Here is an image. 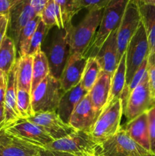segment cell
<instances>
[{"label": "cell", "instance_id": "1", "mask_svg": "<svg viewBox=\"0 0 155 156\" xmlns=\"http://www.w3.org/2000/svg\"><path fill=\"white\" fill-rule=\"evenodd\" d=\"M103 9L88 11V14L76 26L70 29V55L78 54L85 57L100 27Z\"/></svg>", "mask_w": 155, "mask_h": 156}, {"label": "cell", "instance_id": "2", "mask_svg": "<svg viewBox=\"0 0 155 156\" xmlns=\"http://www.w3.org/2000/svg\"><path fill=\"white\" fill-rule=\"evenodd\" d=\"M72 24L65 28L53 27L47 50L45 51L49 62L50 74L59 80L70 56V29Z\"/></svg>", "mask_w": 155, "mask_h": 156}, {"label": "cell", "instance_id": "3", "mask_svg": "<svg viewBox=\"0 0 155 156\" xmlns=\"http://www.w3.org/2000/svg\"><path fill=\"white\" fill-rule=\"evenodd\" d=\"M129 1L130 0H111L103 9L100 27L85 57H94L109 34L118 29Z\"/></svg>", "mask_w": 155, "mask_h": 156}, {"label": "cell", "instance_id": "4", "mask_svg": "<svg viewBox=\"0 0 155 156\" xmlns=\"http://www.w3.org/2000/svg\"><path fill=\"white\" fill-rule=\"evenodd\" d=\"M122 115L123 104L121 98L114 99L106 105L89 132L97 144L100 145L114 136L121 129L120 123Z\"/></svg>", "mask_w": 155, "mask_h": 156}, {"label": "cell", "instance_id": "5", "mask_svg": "<svg viewBox=\"0 0 155 156\" xmlns=\"http://www.w3.org/2000/svg\"><path fill=\"white\" fill-rule=\"evenodd\" d=\"M63 93L59 80L48 75L31 93L33 114L57 111Z\"/></svg>", "mask_w": 155, "mask_h": 156}, {"label": "cell", "instance_id": "6", "mask_svg": "<svg viewBox=\"0 0 155 156\" xmlns=\"http://www.w3.org/2000/svg\"><path fill=\"white\" fill-rule=\"evenodd\" d=\"M97 156H153L134 141L122 128L114 136L100 143Z\"/></svg>", "mask_w": 155, "mask_h": 156}, {"label": "cell", "instance_id": "7", "mask_svg": "<svg viewBox=\"0 0 155 156\" xmlns=\"http://www.w3.org/2000/svg\"><path fill=\"white\" fill-rule=\"evenodd\" d=\"M154 105V94L146 71L141 82L129 93L123 109V115L130 121L147 112Z\"/></svg>", "mask_w": 155, "mask_h": 156}, {"label": "cell", "instance_id": "8", "mask_svg": "<svg viewBox=\"0 0 155 156\" xmlns=\"http://www.w3.org/2000/svg\"><path fill=\"white\" fill-rule=\"evenodd\" d=\"M98 146L89 132L75 130L67 136L54 140L44 148L80 156L84 154L96 155Z\"/></svg>", "mask_w": 155, "mask_h": 156}, {"label": "cell", "instance_id": "9", "mask_svg": "<svg viewBox=\"0 0 155 156\" xmlns=\"http://www.w3.org/2000/svg\"><path fill=\"white\" fill-rule=\"evenodd\" d=\"M149 53L150 51L147 35L144 26L141 22L137 31L129 41L126 50L127 87L138 68L147 59Z\"/></svg>", "mask_w": 155, "mask_h": 156}, {"label": "cell", "instance_id": "10", "mask_svg": "<svg viewBox=\"0 0 155 156\" xmlns=\"http://www.w3.org/2000/svg\"><path fill=\"white\" fill-rule=\"evenodd\" d=\"M141 22L137 0H130L116 31L118 59L120 60L127 49L128 44Z\"/></svg>", "mask_w": 155, "mask_h": 156}, {"label": "cell", "instance_id": "11", "mask_svg": "<svg viewBox=\"0 0 155 156\" xmlns=\"http://www.w3.org/2000/svg\"><path fill=\"white\" fill-rule=\"evenodd\" d=\"M7 132L38 147L44 148L53 141L41 126L21 118L5 127Z\"/></svg>", "mask_w": 155, "mask_h": 156}, {"label": "cell", "instance_id": "12", "mask_svg": "<svg viewBox=\"0 0 155 156\" xmlns=\"http://www.w3.org/2000/svg\"><path fill=\"white\" fill-rule=\"evenodd\" d=\"M26 120L41 126L53 141L67 136L75 131L72 126L60 118L56 111L37 113Z\"/></svg>", "mask_w": 155, "mask_h": 156}, {"label": "cell", "instance_id": "13", "mask_svg": "<svg viewBox=\"0 0 155 156\" xmlns=\"http://www.w3.org/2000/svg\"><path fill=\"white\" fill-rule=\"evenodd\" d=\"M40 148L0 129V156H37Z\"/></svg>", "mask_w": 155, "mask_h": 156}, {"label": "cell", "instance_id": "14", "mask_svg": "<svg viewBox=\"0 0 155 156\" xmlns=\"http://www.w3.org/2000/svg\"><path fill=\"white\" fill-rule=\"evenodd\" d=\"M30 1L31 0H21L11 9L8 15L9 26L7 35L15 41V44L21 29L36 16L31 7Z\"/></svg>", "mask_w": 155, "mask_h": 156}, {"label": "cell", "instance_id": "15", "mask_svg": "<svg viewBox=\"0 0 155 156\" xmlns=\"http://www.w3.org/2000/svg\"><path fill=\"white\" fill-rule=\"evenodd\" d=\"M97 117L98 114L88 94L75 107L70 117L68 124L75 130L90 132Z\"/></svg>", "mask_w": 155, "mask_h": 156}, {"label": "cell", "instance_id": "16", "mask_svg": "<svg viewBox=\"0 0 155 156\" xmlns=\"http://www.w3.org/2000/svg\"><path fill=\"white\" fill-rule=\"evenodd\" d=\"M87 61L88 58L81 55H70L59 79L61 88L64 92L80 83Z\"/></svg>", "mask_w": 155, "mask_h": 156}, {"label": "cell", "instance_id": "17", "mask_svg": "<svg viewBox=\"0 0 155 156\" xmlns=\"http://www.w3.org/2000/svg\"><path fill=\"white\" fill-rule=\"evenodd\" d=\"M116 30H114L109 34L101 48L97 52L94 57L97 59L102 72L110 75H113L118 66V52H117Z\"/></svg>", "mask_w": 155, "mask_h": 156}, {"label": "cell", "instance_id": "18", "mask_svg": "<svg viewBox=\"0 0 155 156\" xmlns=\"http://www.w3.org/2000/svg\"><path fill=\"white\" fill-rule=\"evenodd\" d=\"M15 69L16 66L15 65L14 68L7 75V85L4 101L5 127L21 119L17 109V83Z\"/></svg>", "mask_w": 155, "mask_h": 156}, {"label": "cell", "instance_id": "19", "mask_svg": "<svg viewBox=\"0 0 155 156\" xmlns=\"http://www.w3.org/2000/svg\"><path fill=\"white\" fill-rule=\"evenodd\" d=\"M122 128L134 141L150 152L147 111L132 120L128 121Z\"/></svg>", "mask_w": 155, "mask_h": 156}, {"label": "cell", "instance_id": "20", "mask_svg": "<svg viewBox=\"0 0 155 156\" xmlns=\"http://www.w3.org/2000/svg\"><path fill=\"white\" fill-rule=\"evenodd\" d=\"M128 96V87L126 85V55L125 52L120 59L116 69L111 77L110 94L107 105L114 99L121 98L124 109Z\"/></svg>", "mask_w": 155, "mask_h": 156}, {"label": "cell", "instance_id": "21", "mask_svg": "<svg viewBox=\"0 0 155 156\" xmlns=\"http://www.w3.org/2000/svg\"><path fill=\"white\" fill-rule=\"evenodd\" d=\"M111 77L110 75L102 72L96 83L88 91L91 103L98 116L107 105L110 94Z\"/></svg>", "mask_w": 155, "mask_h": 156}, {"label": "cell", "instance_id": "22", "mask_svg": "<svg viewBox=\"0 0 155 156\" xmlns=\"http://www.w3.org/2000/svg\"><path fill=\"white\" fill-rule=\"evenodd\" d=\"M88 94L80 83L71 89L65 91L61 97L57 114L65 123H68L70 117L78 104Z\"/></svg>", "mask_w": 155, "mask_h": 156}, {"label": "cell", "instance_id": "23", "mask_svg": "<svg viewBox=\"0 0 155 156\" xmlns=\"http://www.w3.org/2000/svg\"><path fill=\"white\" fill-rule=\"evenodd\" d=\"M15 66L17 88L30 92L33 76V56L25 55L18 58Z\"/></svg>", "mask_w": 155, "mask_h": 156}, {"label": "cell", "instance_id": "24", "mask_svg": "<svg viewBox=\"0 0 155 156\" xmlns=\"http://www.w3.org/2000/svg\"><path fill=\"white\" fill-rule=\"evenodd\" d=\"M138 4L141 23L145 30L150 53H155V6Z\"/></svg>", "mask_w": 155, "mask_h": 156}, {"label": "cell", "instance_id": "25", "mask_svg": "<svg viewBox=\"0 0 155 156\" xmlns=\"http://www.w3.org/2000/svg\"><path fill=\"white\" fill-rule=\"evenodd\" d=\"M16 61L17 50L15 43L6 34L0 44V70L8 75L14 68Z\"/></svg>", "mask_w": 155, "mask_h": 156}, {"label": "cell", "instance_id": "26", "mask_svg": "<svg viewBox=\"0 0 155 156\" xmlns=\"http://www.w3.org/2000/svg\"><path fill=\"white\" fill-rule=\"evenodd\" d=\"M48 75H50L48 59L45 53L40 50L33 56V76L30 94Z\"/></svg>", "mask_w": 155, "mask_h": 156}, {"label": "cell", "instance_id": "27", "mask_svg": "<svg viewBox=\"0 0 155 156\" xmlns=\"http://www.w3.org/2000/svg\"><path fill=\"white\" fill-rule=\"evenodd\" d=\"M40 21V16L36 15L33 19L30 20L20 31L18 41L15 44L17 50V59L26 55L32 36L34 34Z\"/></svg>", "mask_w": 155, "mask_h": 156}, {"label": "cell", "instance_id": "28", "mask_svg": "<svg viewBox=\"0 0 155 156\" xmlns=\"http://www.w3.org/2000/svg\"><path fill=\"white\" fill-rule=\"evenodd\" d=\"M41 21L46 24L49 29L58 27L65 28L62 20V15L59 6L54 2L50 0L40 15Z\"/></svg>", "mask_w": 155, "mask_h": 156}, {"label": "cell", "instance_id": "29", "mask_svg": "<svg viewBox=\"0 0 155 156\" xmlns=\"http://www.w3.org/2000/svg\"><path fill=\"white\" fill-rule=\"evenodd\" d=\"M101 73V67L97 59L95 57H88L80 84L87 91H89L99 79Z\"/></svg>", "mask_w": 155, "mask_h": 156}, {"label": "cell", "instance_id": "30", "mask_svg": "<svg viewBox=\"0 0 155 156\" xmlns=\"http://www.w3.org/2000/svg\"><path fill=\"white\" fill-rule=\"evenodd\" d=\"M62 12L64 27L71 25L72 18L81 10V0H54Z\"/></svg>", "mask_w": 155, "mask_h": 156}, {"label": "cell", "instance_id": "31", "mask_svg": "<svg viewBox=\"0 0 155 156\" xmlns=\"http://www.w3.org/2000/svg\"><path fill=\"white\" fill-rule=\"evenodd\" d=\"M17 109L21 118L27 119L34 114L32 108L30 92L17 88Z\"/></svg>", "mask_w": 155, "mask_h": 156}, {"label": "cell", "instance_id": "32", "mask_svg": "<svg viewBox=\"0 0 155 156\" xmlns=\"http://www.w3.org/2000/svg\"><path fill=\"white\" fill-rule=\"evenodd\" d=\"M50 29L46 26V24L42 21H40L34 34L32 36L29 44L28 49L26 55L28 56H34L38 50H41V47L43 45L44 40L46 37Z\"/></svg>", "mask_w": 155, "mask_h": 156}, {"label": "cell", "instance_id": "33", "mask_svg": "<svg viewBox=\"0 0 155 156\" xmlns=\"http://www.w3.org/2000/svg\"><path fill=\"white\" fill-rule=\"evenodd\" d=\"M149 138H150V152L155 156V105L147 111Z\"/></svg>", "mask_w": 155, "mask_h": 156}, {"label": "cell", "instance_id": "34", "mask_svg": "<svg viewBox=\"0 0 155 156\" xmlns=\"http://www.w3.org/2000/svg\"><path fill=\"white\" fill-rule=\"evenodd\" d=\"M147 59L141 64V66L138 68V69L137 70L136 73H135V75H134L133 77H132V80H131L130 83H129V86H128V94H129V93H130L132 90L135 89V88L138 86V84L141 82L144 73L147 71ZM128 97H129V96H128Z\"/></svg>", "mask_w": 155, "mask_h": 156}, {"label": "cell", "instance_id": "35", "mask_svg": "<svg viewBox=\"0 0 155 156\" xmlns=\"http://www.w3.org/2000/svg\"><path fill=\"white\" fill-rule=\"evenodd\" d=\"M147 73L155 97V53H149L147 62Z\"/></svg>", "mask_w": 155, "mask_h": 156}, {"label": "cell", "instance_id": "36", "mask_svg": "<svg viewBox=\"0 0 155 156\" xmlns=\"http://www.w3.org/2000/svg\"><path fill=\"white\" fill-rule=\"evenodd\" d=\"M111 0H81V8L88 11L103 9Z\"/></svg>", "mask_w": 155, "mask_h": 156}, {"label": "cell", "instance_id": "37", "mask_svg": "<svg viewBox=\"0 0 155 156\" xmlns=\"http://www.w3.org/2000/svg\"><path fill=\"white\" fill-rule=\"evenodd\" d=\"M21 0H0V15H8L11 9Z\"/></svg>", "mask_w": 155, "mask_h": 156}, {"label": "cell", "instance_id": "38", "mask_svg": "<svg viewBox=\"0 0 155 156\" xmlns=\"http://www.w3.org/2000/svg\"><path fill=\"white\" fill-rule=\"evenodd\" d=\"M50 0H31L30 1V5L33 9V12H35L36 15L40 16L41 13L44 10L46 6L49 3Z\"/></svg>", "mask_w": 155, "mask_h": 156}, {"label": "cell", "instance_id": "39", "mask_svg": "<svg viewBox=\"0 0 155 156\" xmlns=\"http://www.w3.org/2000/svg\"><path fill=\"white\" fill-rule=\"evenodd\" d=\"M37 156H75L72 154L67 153L59 151L51 150V149H45V148H40Z\"/></svg>", "mask_w": 155, "mask_h": 156}, {"label": "cell", "instance_id": "40", "mask_svg": "<svg viewBox=\"0 0 155 156\" xmlns=\"http://www.w3.org/2000/svg\"><path fill=\"white\" fill-rule=\"evenodd\" d=\"M8 26H9V17L3 15L0 19V44L7 34Z\"/></svg>", "mask_w": 155, "mask_h": 156}, {"label": "cell", "instance_id": "41", "mask_svg": "<svg viewBox=\"0 0 155 156\" xmlns=\"http://www.w3.org/2000/svg\"><path fill=\"white\" fill-rule=\"evenodd\" d=\"M5 127V109L4 105H0V129Z\"/></svg>", "mask_w": 155, "mask_h": 156}, {"label": "cell", "instance_id": "42", "mask_svg": "<svg viewBox=\"0 0 155 156\" xmlns=\"http://www.w3.org/2000/svg\"><path fill=\"white\" fill-rule=\"evenodd\" d=\"M7 85V83H6ZM6 85L4 86L0 87V105H4L5 95L6 91Z\"/></svg>", "mask_w": 155, "mask_h": 156}, {"label": "cell", "instance_id": "43", "mask_svg": "<svg viewBox=\"0 0 155 156\" xmlns=\"http://www.w3.org/2000/svg\"><path fill=\"white\" fill-rule=\"evenodd\" d=\"M7 83V75L0 70V87L4 86Z\"/></svg>", "mask_w": 155, "mask_h": 156}, {"label": "cell", "instance_id": "44", "mask_svg": "<svg viewBox=\"0 0 155 156\" xmlns=\"http://www.w3.org/2000/svg\"><path fill=\"white\" fill-rule=\"evenodd\" d=\"M139 4L142 5H150L155 6V0H137Z\"/></svg>", "mask_w": 155, "mask_h": 156}, {"label": "cell", "instance_id": "45", "mask_svg": "<svg viewBox=\"0 0 155 156\" xmlns=\"http://www.w3.org/2000/svg\"><path fill=\"white\" fill-rule=\"evenodd\" d=\"M80 156H97L95 154H84V155Z\"/></svg>", "mask_w": 155, "mask_h": 156}, {"label": "cell", "instance_id": "46", "mask_svg": "<svg viewBox=\"0 0 155 156\" xmlns=\"http://www.w3.org/2000/svg\"><path fill=\"white\" fill-rule=\"evenodd\" d=\"M2 16H3V15H0V19H1L2 17Z\"/></svg>", "mask_w": 155, "mask_h": 156}, {"label": "cell", "instance_id": "47", "mask_svg": "<svg viewBox=\"0 0 155 156\" xmlns=\"http://www.w3.org/2000/svg\"><path fill=\"white\" fill-rule=\"evenodd\" d=\"M154 102H155V97H154Z\"/></svg>", "mask_w": 155, "mask_h": 156}]
</instances>
